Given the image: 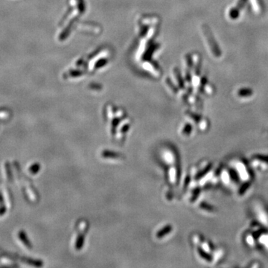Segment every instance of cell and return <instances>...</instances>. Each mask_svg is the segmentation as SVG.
I'll return each mask as SVG.
<instances>
[{"label": "cell", "mask_w": 268, "mask_h": 268, "mask_svg": "<svg viewBox=\"0 0 268 268\" xmlns=\"http://www.w3.org/2000/svg\"><path fill=\"white\" fill-rule=\"evenodd\" d=\"M202 28L206 41H207L208 45H209L210 49H211L213 55L216 57H220L221 56V51L220 50L219 46H218V43H216V40H214L213 34H212L209 27H208V26H206V25H203Z\"/></svg>", "instance_id": "cell-1"}, {"label": "cell", "mask_w": 268, "mask_h": 268, "mask_svg": "<svg viewBox=\"0 0 268 268\" xmlns=\"http://www.w3.org/2000/svg\"><path fill=\"white\" fill-rule=\"evenodd\" d=\"M18 237L19 238H20V240L22 241V243L25 246H26V247L28 248H31L32 247V245H31V241L28 239V236H27L26 232L23 230H20L18 232Z\"/></svg>", "instance_id": "cell-2"}, {"label": "cell", "mask_w": 268, "mask_h": 268, "mask_svg": "<svg viewBox=\"0 0 268 268\" xmlns=\"http://www.w3.org/2000/svg\"><path fill=\"white\" fill-rule=\"evenodd\" d=\"M253 94V91L252 90V89L250 88H241L238 91V96L242 97V98H246V97H250Z\"/></svg>", "instance_id": "cell-3"}, {"label": "cell", "mask_w": 268, "mask_h": 268, "mask_svg": "<svg viewBox=\"0 0 268 268\" xmlns=\"http://www.w3.org/2000/svg\"><path fill=\"white\" fill-rule=\"evenodd\" d=\"M171 230H172L171 226H170V225L165 226V227L163 229H162L161 230L158 232L157 234H156V237H157V238H162V237H164L165 235H168V233H170V232H171Z\"/></svg>", "instance_id": "cell-4"}, {"label": "cell", "mask_w": 268, "mask_h": 268, "mask_svg": "<svg viewBox=\"0 0 268 268\" xmlns=\"http://www.w3.org/2000/svg\"><path fill=\"white\" fill-rule=\"evenodd\" d=\"M23 261L28 265L36 266V267H40V266L43 265V261H39V260H34L31 259V258H23Z\"/></svg>", "instance_id": "cell-5"}, {"label": "cell", "mask_w": 268, "mask_h": 268, "mask_svg": "<svg viewBox=\"0 0 268 268\" xmlns=\"http://www.w3.org/2000/svg\"><path fill=\"white\" fill-rule=\"evenodd\" d=\"M40 163H38V162H35V163L32 164L30 166L29 169H28V171L31 174H37L38 172L40 171Z\"/></svg>", "instance_id": "cell-6"}, {"label": "cell", "mask_w": 268, "mask_h": 268, "mask_svg": "<svg viewBox=\"0 0 268 268\" xmlns=\"http://www.w3.org/2000/svg\"><path fill=\"white\" fill-rule=\"evenodd\" d=\"M258 241L261 245H264L265 248L268 249V234H261L259 237V240Z\"/></svg>", "instance_id": "cell-7"}, {"label": "cell", "mask_w": 268, "mask_h": 268, "mask_svg": "<svg viewBox=\"0 0 268 268\" xmlns=\"http://www.w3.org/2000/svg\"><path fill=\"white\" fill-rule=\"evenodd\" d=\"M102 156L104 157H107V158H118L120 157V154H117V153L115 152H111V151H104L102 153Z\"/></svg>", "instance_id": "cell-8"}, {"label": "cell", "mask_w": 268, "mask_h": 268, "mask_svg": "<svg viewBox=\"0 0 268 268\" xmlns=\"http://www.w3.org/2000/svg\"><path fill=\"white\" fill-rule=\"evenodd\" d=\"M239 13H240V11L238 9H237L236 7H233L229 11V14L232 20H236L239 16Z\"/></svg>", "instance_id": "cell-9"}, {"label": "cell", "mask_w": 268, "mask_h": 268, "mask_svg": "<svg viewBox=\"0 0 268 268\" xmlns=\"http://www.w3.org/2000/svg\"><path fill=\"white\" fill-rule=\"evenodd\" d=\"M84 242V236L83 235H80L79 237H78L77 241H76V244H75V247L77 250H80V248L82 247V246H83Z\"/></svg>", "instance_id": "cell-10"}, {"label": "cell", "mask_w": 268, "mask_h": 268, "mask_svg": "<svg viewBox=\"0 0 268 268\" xmlns=\"http://www.w3.org/2000/svg\"><path fill=\"white\" fill-rule=\"evenodd\" d=\"M206 84H207V78H206V77H203L202 80H201V82H200V91L203 92V89H204L205 86H206Z\"/></svg>", "instance_id": "cell-11"}, {"label": "cell", "mask_w": 268, "mask_h": 268, "mask_svg": "<svg viewBox=\"0 0 268 268\" xmlns=\"http://www.w3.org/2000/svg\"><path fill=\"white\" fill-rule=\"evenodd\" d=\"M191 129H192V127H191V124H186V126L184 127V129H183V133L184 134H189L190 133H191Z\"/></svg>", "instance_id": "cell-12"}, {"label": "cell", "mask_w": 268, "mask_h": 268, "mask_svg": "<svg viewBox=\"0 0 268 268\" xmlns=\"http://www.w3.org/2000/svg\"><path fill=\"white\" fill-rule=\"evenodd\" d=\"M7 212V206L5 204L0 205V216H3Z\"/></svg>", "instance_id": "cell-13"}, {"label": "cell", "mask_w": 268, "mask_h": 268, "mask_svg": "<svg viewBox=\"0 0 268 268\" xmlns=\"http://www.w3.org/2000/svg\"><path fill=\"white\" fill-rule=\"evenodd\" d=\"M246 2V0H238V4H237L236 7H235L240 11L241 9L243 7V6H244V5L245 4V2Z\"/></svg>", "instance_id": "cell-14"}, {"label": "cell", "mask_w": 268, "mask_h": 268, "mask_svg": "<svg viewBox=\"0 0 268 268\" xmlns=\"http://www.w3.org/2000/svg\"><path fill=\"white\" fill-rule=\"evenodd\" d=\"M4 197L2 193V191H0V205H2L5 204V203H4Z\"/></svg>", "instance_id": "cell-15"}, {"label": "cell", "mask_w": 268, "mask_h": 268, "mask_svg": "<svg viewBox=\"0 0 268 268\" xmlns=\"http://www.w3.org/2000/svg\"><path fill=\"white\" fill-rule=\"evenodd\" d=\"M128 128H129V127H128V126H127V127H124L123 128V129L122 130V133H125V132H127V131L128 130Z\"/></svg>", "instance_id": "cell-16"}]
</instances>
